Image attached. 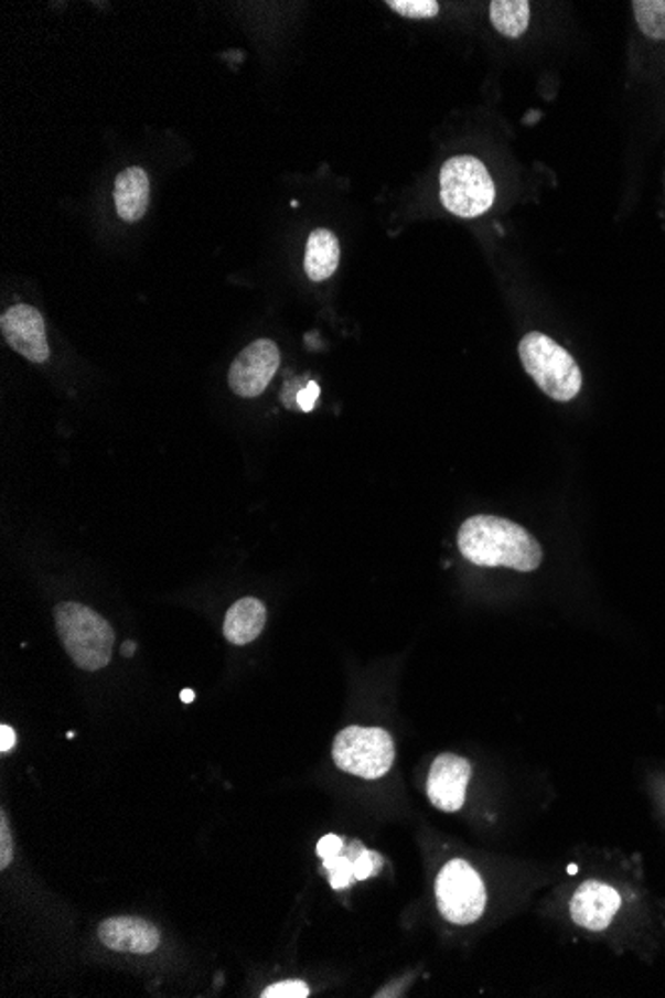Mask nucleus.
Wrapping results in <instances>:
<instances>
[{
  "mask_svg": "<svg viewBox=\"0 0 665 998\" xmlns=\"http://www.w3.org/2000/svg\"><path fill=\"white\" fill-rule=\"evenodd\" d=\"M462 556L476 567L533 572L543 565V546L526 528L501 516L476 515L459 530Z\"/></svg>",
  "mask_w": 665,
  "mask_h": 998,
  "instance_id": "nucleus-1",
  "label": "nucleus"
},
{
  "mask_svg": "<svg viewBox=\"0 0 665 998\" xmlns=\"http://www.w3.org/2000/svg\"><path fill=\"white\" fill-rule=\"evenodd\" d=\"M319 397V385L318 383H309L305 389H301L298 393V397H296V403L299 405V409L301 411H313V407H315V401H318Z\"/></svg>",
  "mask_w": 665,
  "mask_h": 998,
  "instance_id": "nucleus-23",
  "label": "nucleus"
},
{
  "mask_svg": "<svg viewBox=\"0 0 665 998\" xmlns=\"http://www.w3.org/2000/svg\"><path fill=\"white\" fill-rule=\"evenodd\" d=\"M133 652H136V644H133V642H126L122 646L124 656L130 658V656H133Z\"/></svg>",
  "mask_w": 665,
  "mask_h": 998,
  "instance_id": "nucleus-25",
  "label": "nucleus"
},
{
  "mask_svg": "<svg viewBox=\"0 0 665 998\" xmlns=\"http://www.w3.org/2000/svg\"><path fill=\"white\" fill-rule=\"evenodd\" d=\"M114 204L124 222H140L150 206V178L142 168H126L114 184Z\"/></svg>",
  "mask_w": 665,
  "mask_h": 998,
  "instance_id": "nucleus-12",
  "label": "nucleus"
},
{
  "mask_svg": "<svg viewBox=\"0 0 665 998\" xmlns=\"http://www.w3.org/2000/svg\"><path fill=\"white\" fill-rule=\"evenodd\" d=\"M635 21L645 36L664 41L665 39V0H635Z\"/></svg>",
  "mask_w": 665,
  "mask_h": 998,
  "instance_id": "nucleus-16",
  "label": "nucleus"
},
{
  "mask_svg": "<svg viewBox=\"0 0 665 998\" xmlns=\"http://www.w3.org/2000/svg\"><path fill=\"white\" fill-rule=\"evenodd\" d=\"M56 632L78 668L96 672L112 659L114 630L93 608L62 602L54 608Z\"/></svg>",
  "mask_w": 665,
  "mask_h": 998,
  "instance_id": "nucleus-2",
  "label": "nucleus"
},
{
  "mask_svg": "<svg viewBox=\"0 0 665 998\" xmlns=\"http://www.w3.org/2000/svg\"><path fill=\"white\" fill-rule=\"evenodd\" d=\"M387 7H390V11L412 21H429L440 11L437 0H389Z\"/></svg>",
  "mask_w": 665,
  "mask_h": 998,
  "instance_id": "nucleus-17",
  "label": "nucleus"
},
{
  "mask_svg": "<svg viewBox=\"0 0 665 998\" xmlns=\"http://www.w3.org/2000/svg\"><path fill=\"white\" fill-rule=\"evenodd\" d=\"M264 998H305L309 997V987L303 980H283L276 983L264 990Z\"/></svg>",
  "mask_w": 665,
  "mask_h": 998,
  "instance_id": "nucleus-20",
  "label": "nucleus"
},
{
  "mask_svg": "<svg viewBox=\"0 0 665 998\" xmlns=\"http://www.w3.org/2000/svg\"><path fill=\"white\" fill-rule=\"evenodd\" d=\"M518 353L534 383L554 401H572L582 389V371L578 363L548 335L538 331L524 335Z\"/></svg>",
  "mask_w": 665,
  "mask_h": 998,
  "instance_id": "nucleus-3",
  "label": "nucleus"
},
{
  "mask_svg": "<svg viewBox=\"0 0 665 998\" xmlns=\"http://www.w3.org/2000/svg\"><path fill=\"white\" fill-rule=\"evenodd\" d=\"M341 246L331 229H313L305 247V273L311 281H325L339 268Z\"/></svg>",
  "mask_w": 665,
  "mask_h": 998,
  "instance_id": "nucleus-14",
  "label": "nucleus"
},
{
  "mask_svg": "<svg viewBox=\"0 0 665 998\" xmlns=\"http://www.w3.org/2000/svg\"><path fill=\"white\" fill-rule=\"evenodd\" d=\"M98 938L104 947L132 955H148L160 947V931L138 916L106 919L98 926Z\"/></svg>",
  "mask_w": 665,
  "mask_h": 998,
  "instance_id": "nucleus-11",
  "label": "nucleus"
},
{
  "mask_svg": "<svg viewBox=\"0 0 665 998\" xmlns=\"http://www.w3.org/2000/svg\"><path fill=\"white\" fill-rule=\"evenodd\" d=\"M491 22L496 31L518 39L530 22V4L526 0H494L491 2Z\"/></svg>",
  "mask_w": 665,
  "mask_h": 998,
  "instance_id": "nucleus-15",
  "label": "nucleus"
},
{
  "mask_svg": "<svg viewBox=\"0 0 665 998\" xmlns=\"http://www.w3.org/2000/svg\"><path fill=\"white\" fill-rule=\"evenodd\" d=\"M343 849H345V844L337 835H325V837H321V841L318 844V855L321 859L337 857V855L343 854Z\"/></svg>",
  "mask_w": 665,
  "mask_h": 998,
  "instance_id": "nucleus-22",
  "label": "nucleus"
},
{
  "mask_svg": "<svg viewBox=\"0 0 665 998\" xmlns=\"http://www.w3.org/2000/svg\"><path fill=\"white\" fill-rule=\"evenodd\" d=\"M14 855V845H12V834L9 829L7 815H0V869H7L12 861Z\"/></svg>",
  "mask_w": 665,
  "mask_h": 998,
  "instance_id": "nucleus-21",
  "label": "nucleus"
},
{
  "mask_svg": "<svg viewBox=\"0 0 665 998\" xmlns=\"http://www.w3.org/2000/svg\"><path fill=\"white\" fill-rule=\"evenodd\" d=\"M351 861H353L355 881H365L368 877L379 876L380 869H383V857L377 851H371L365 847Z\"/></svg>",
  "mask_w": 665,
  "mask_h": 998,
  "instance_id": "nucleus-19",
  "label": "nucleus"
},
{
  "mask_svg": "<svg viewBox=\"0 0 665 998\" xmlns=\"http://www.w3.org/2000/svg\"><path fill=\"white\" fill-rule=\"evenodd\" d=\"M323 867H325V871L329 873V883L333 889H345V887L351 886L353 881H355V873H353V861L348 859V855L343 851V854L337 855V857H331V859H323Z\"/></svg>",
  "mask_w": 665,
  "mask_h": 998,
  "instance_id": "nucleus-18",
  "label": "nucleus"
},
{
  "mask_svg": "<svg viewBox=\"0 0 665 998\" xmlns=\"http://www.w3.org/2000/svg\"><path fill=\"white\" fill-rule=\"evenodd\" d=\"M437 905L440 915L454 925H472L486 906V889L472 865L452 859L437 877Z\"/></svg>",
  "mask_w": 665,
  "mask_h": 998,
  "instance_id": "nucleus-6",
  "label": "nucleus"
},
{
  "mask_svg": "<svg viewBox=\"0 0 665 998\" xmlns=\"http://www.w3.org/2000/svg\"><path fill=\"white\" fill-rule=\"evenodd\" d=\"M472 765L454 753H442L430 765L427 793L437 809L454 814L464 805L466 785L471 782Z\"/></svg>",
  "mask_w": 665,
  "mask_h": 998,
  "instance_id": "nucleus-9",
  "label": "nucleus"
},
{
  "mask_svg": "<svg viewBox=\"0 0 665 998\" xmlns=\"http://www.w3.org/2000/svg\"><path fill=\"white\" fill-rule=\"evenodd\" d=\"M333 760L341 772L379 780L395 763V741L383 728L348 726L335 738Z\"/></svg>",
  "mask_w": 665,
  "mask_h": 998,
  "instance_id": "nucleus-5",
  "label": "nucleus"
},
{
  "mask_svg": "<svg viewBox=\"0 0 665 998\" xmlns=\"http://www.w3.org/2000/svg\"><path fill=\"white\" fill-rule=\"evenodd\" d=\"M279 361L281 357L273 341H254L237 355L229 367L232 391L246 399L261 395L279 369Z\"/></svg>",
  "mask_w": 665,
  "mask_h": 998,
  "instance_id": "nucleus-7",
  "label": "nucleus"
},
{
  "mask_svg": "<svg viewBox=\"0 0 665 998\" xmlns=\"http://www.w3.org/2000/svg\"><path fill=\"white\" fill-rule=\"evenodd\" d=\"M266 604L257 598H242L227 610L224 620V636L229 644L246 646L266 629Z\"/></svg>",
  "mask_w": 665,
  "mask_h": 998,
  "instance_id": "nucleus-13",
  "label": "nucleus"
},
{
  "mask_svg": "<svg viewBox=\"0 0 665 998\" xmlns=\"http://www.w3.org/2000/svg\"><path fill=\"white\" fill-rule=\"evenodd\" d=\"M14 743H17V733H14L11 726L2 723V726H0V752H11L12 748H14Z\"/></svg>",
  "mask_w": 665,
  "mask_h": 998,
  "instance_id": "nucleus-24",
  "label": "nucleus"
},
{
  "mask_svg": "<svg viewBox=\"0 0 665 998\" xmlns=\"http://www.w3.org/2000/svg\"><path fill=\"white\" fill-rule=\"evenodd\" d=\"M622 899L618 891L600 881H586L578 887L570 903V915L576 925L588 931H604L614 921Z\"/></svg>",
  "mask_w": 665,
  "mask_h": 998,
  "instance_id": "nucleus-10",
  "label": "nucleus"
},
{
  "mask_svg": "<svg viewBox=\"0 0 665 998\" xmlns=\"http://www.w3.org/2000/svg\"><path fill=\"white\" fill-rule=\"evenodd\" d=\"M180 698H182V701H184V704H192V701L195 700L194 690L182 691V694H180Z\"/></svg>",
  "mask_w": 665,
  "mask_h": 998,
  "instance_id": "nucleus-26",
  "label": "nucleus"
},
{
  "mask_svg": "<svg viewBox=\"0 0 665 998\" xmlns=\"http://www.w3.org/2000/svg\"><path fill=\"white\" fill-rule=\"evenodd\" d=\"M0 331L12 350L32 363H44L51 357L46 328L39 309L24 303L12 305L0 318Z\"/></svg>",
  "mask_w": 665,
  "mask_h": 998,
  "instance_id": "nucleus-8",
  "label": "nucleus"
},
{
  "mask_svg": "<svg viewBox=\"0 0 665 998\" xmlns=\"http://www.w3.org/2000/svg\"><path fill=\"white\" fill-rule=\"evenodd\" d=\"M496 187L486 165L474 155H454L440 170V200L459 217H479L494 204Z\"/></svg>",
  "mask_w": 665,
  "mask_h": 998,
  "instance_id": "nucleus-4",
  "label": "nucleus"
}]
</instances>
